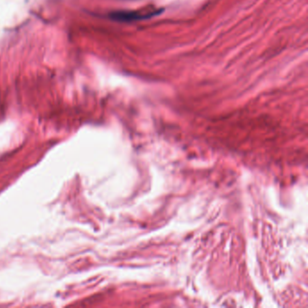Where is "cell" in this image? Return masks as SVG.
<instances>
[{
    "mask_svg": "<svg viewBox=\"0 0 308 308\" xmlns=\"http://www.w3.org/2000/svg\"><path fill=\"white\" fill-rule=\"evenodd\" d=\"M110 17L112 19L120 22H132L137 20L144 19L145 17H147L143 14L134 11H118L111 14Z\"/></svg>",
    "mask_w": 308,
    "mask_h": 308,
    "instance_id": "6da1fadb",
    "label": "cell"
}]
</instances>
